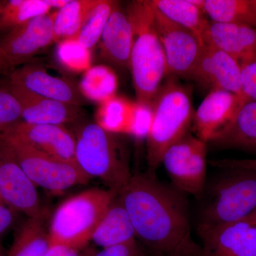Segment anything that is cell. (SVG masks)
<instances>
[{
	"label": "cell",
	"instance_id": "cb8c5ba5",
	"mask_svg": "<svg viewBox=\"0 0 256 256\" xmlns=\"http://www.w3.org/2000/svg\"><path fill=\"white\" fill-rule=\"evenodd\" d=\"M99 0H70L55 12L54 41L60 43L75 40Z\"/></svg>",
	"mask_w": 256,
	"mask_h": 256
},
{
	"label": "cell",
	"instance_id": "2e32d148",
	"mask_svg": "<svg viewBox=\"0 0 256 256\" xmlns=\"http://www.w3.org/2000/svg\"><path fill=\"white\" fill-rule=\"evenodd\" d=\"M247 100L223 90H210L194 114L195 136L207 143L232 122Z\"/></svg>",
	"mask_w": 256,
	"mask_h": 256
},
{
	"label": "cell",
	"instance_id": "e0dca14e",
	"mask_svg": "<svg viewBox=\"0 0 256 256\" xmlns=\"http://www.w3.org/2000/svg\"><path fill=\"white\" fill-rule=\"evenodd\" d=\"M6 88L20 102L22 120L28 124L65 126L84 116L79 106L46 98L12 82H8Z\"/></svg>",
	"mask_w": 256,
	"mask_h": 256
},
{
	"label": "cell",
	"instance_id": "b9f144b4",
	"mask_svg": "<svg viewBox=\"0 0 256 256\" xmlns=\"http://www.w3.org/2000/svg\"><path fill=\"white\" fill-rule=\"evenodd\" d=\"M0 202H2L1 200H0ZM2 203H3V202H2Z\"/></svg>",
	"mask_w": 256,
	"mask_h": 256
},
{
	"label": "cell",
	"instance_id": "277c9868",
	"mask_svg": "<svg viewBox=\"0 0 256 256\" xmlns=\"http://www.w3.org/2000/svg\"><path fill=\"white\" fill-rule=\"evenodd\" d=\"M117 194L92 188L68 197L52 214L48 223L52 244L84 248Z\"/></svg>",
	"mask_w": 256,
	"mask_h": 256
},
{
	"label": "cell",
	"instance_id": "30bf717a",
	"mask_svg": "<svg viewBox=\"0 0 256 256\" xmlns=\"http://www.w3.org/2000/svg\"><path fill=\"white\" fill-rule=\"evenodd\" d=\"M153 8L156 32L166 58L168 74L191 78L201 56L203 45L188 28L171 21Z\"/></svg>",
	"mask_w": 256,
	"mask_h": 256
},
{
	"label": "cell",
	"instance_id": "d6986e66",
	"mask_svg": "<svg viewBox=\"0 0 256 256\" xmlns=\"http://www.w3.org/2000/svg\"><path fill=\"white\" fill-rule=\"evenodd\" d=\"M204 0H152L156 10L174 23L188 28L204 45L210 42V22L203 11Z\"/></svg>",
	"mask_w": 256,
	"mask_h": 256
},
{
	"label": "cell",
	"instance_id": "f35d334b",
	"mask_svg": "<svg viewBox=\"0 0 256 256\" xmlns=\"http://www.w3.org/2000/svg\"><path fill=\"white\" fill-rule=\"evenodd\" d=\"M5 3H6V1H0V16H1L2 13Z\"/></svg>",
	"mask_w": 256,
	"mask_h": 256
},
{
	"label": "cell",
	"instance_id": "74e56055",
	"mask_svg": "<svg viewBox=\"0 0 256 256\" xmlns=\"http://www.w3.org/2000/svg\"><path fill=\"white\" fill-rule=\"evenodd\" d=\"M244 220L248 222V223L254 224L256 226V210L252 214L248 216L246 218H245Z\"/></svg>",
	"mask_w": 256,
	"mask_h": 256
},
{
	"label": "cell",
	"instance_id": "4fadbf2b",
	"mask_svg": "<svg viewBox=\"0 0 256 256\" xmlns=\"http://www.w3.org/2000/svg\"><path fill=\"white\" fill-rule=\"evenodd\" d=\"M191 78L210 88V90H226L244 98L240 63L210 42L204 45Z\"/></svg>",
	"mask_w": 256,
	"mask_h": 256
},
{
	"label": "cell",
	"instance_id": "4316f807",
	"mask_svg": "<svg viewBox=\"0 0 256 256\" xmlns=\"http://www.w3.org/2000/svg\"><path fill=\"white\" fill-rule=\"evenodd\" d=\"M117 85V78L112 70L107 67L97 66L88 70L79 87L86 98L107 101L112 98Z\"/></svg>",
	"mask_w": 256,
	"mask_h": 256
},
{
	"label": "cell",
	"instance_id": "ffe728a7",
	"mask_svg": "<svg viewBox=\"0 0 256 256\" xmlns=\"http://www.w3.org/2000/svg\"><path fill=\"white\" fill-rule=\"evenodd\" d=\"M210 42L240 63L256 53V28L238 24L210 22Z\"/></svg>",
	"mask_w": 256,
	"mask_h": 256
},
{
	"label": "cell",
	"instance_id": "6da1fadb",
	"mask_svg": "<svg viewBox=\"0 0 256 256\" xmlns=\"http://www.w3.org/2000/svg\"><path fill=\"white\" fill-rule=\"evenodd\" d=\"M118 197L136 238L151 254L202 256L201 246L192 237L184 198L159 181L154 172L132 174Z\"/></svg>",
	"mask_w": 256,
	"mask_h": 256
},
{
	"label": "cell",
	"instance_id": "8992f818",
	"mask_svg": "<svg viewBox=\"0 0 256 256\" xmlns=\"http://www.w3.org/2000/svg\"><path fill=\"white\" fill-rule=\"evenodd\" d=\"M228 170L212 184L198 227L242 222L256 210V169Z\"/></svg>",
	"mask_w": 256,
	"mask_h": 256
},
{
	"label": "cell",
	"instance_id": "d6a6232c",
	"mask_svg": "<svg viewBox=\"0 0 256 256\" xmlns=\"http://www.w3.org/2000/svg\"><path fill=\"white\" fill-rule=\"evenodd\" d=\"M144 249L138 244L137 240L104 248L100 250H94L92 256H144Z\"/></svg>",
	"mask_w": 256,
	"mask_h": 256
},
{
	"label": "cell",
	"instance_id": "4dcf8cb0",
	"mask_svg": "<svg viewBox=\"0 0 256 256\" xmlns=\"http://www.w3.org/2000/svg\"><path fill=\"white\" fill-rule=\"evenodd\" d=\"M58 56L62 63L73 70H84L90 64L88 50L76 40L60 42Z\"/></svg>",
	"mask_w": 256,
	"mask_h": 256
},
{
	"label": "cell",
	"instance_id": "5bb4252c",
	"mask_svg": "<svg viewBox=\"0 0 256 256\" xmlns=\"http://www.w3.org/2000/svg\"><path fill=\"white\" fill-rule=\"evenodd\" d=\"M202 256H256V226L246 220L198 227Z\"/></svg>",
	"mask_w": 256,
	"mask_h": 256
},
{
	"label": "cell",
	"instance_id": "7a4b0ae2",
	"mask_svg": "<svg viewBox=\"0 0 256 256\" xmlns=\"http://www.w3.org/2000/svg\"><path fill=\"white\" fill-rule=\"evenodd\" d=\"M134 41L130 69L138 104L150 106L168 75L166 58L156 32L154 8L150 1L131 2L127 10Z\"/></svg>",
	"mask_w": 256,
	"mask_h": 256
},
{
	"label": "cell",
	"instance_id": "5b68a950",
	"mask_svg": "<svg viewBox=\"0 0 256 256\" xmlns=\"http://www.w3.org/2000/svg\"><path fill=\"white\" fill-rule=\"evenodd\" d=\"M74 134L75 162L78 168L90 178L100 180L118 195L132 174L114 133L89 122L78 127Z\"/></svg>",
	"mask_w": 256,
	"mask_h": 256
},
{
	"label": "cell",
	"instance_id": "484cf974",
	"mask_svg": "<svg viewBox=\"0 0 256 256\" xmlns=\"http://www.w3.org/2000/svg\"><path fill=\"white\" fill-rule=\"evenodd\" d=\"M47 0L6 1L0 16V34L6 33L38 16L50 14Z\"/></svg>",
	"mask_w": 256,
	"mask_h": 256
},
{
	"label": "cell",
	"instance_id": "d4e9b609",
	"mask_svg": "<svg viewBox=\"0 0 256 256\" xmlns=\"http://www.w3.org/2000/svg\"><path fill=\"white\" fill-rule=\"evenodd\" d=\"M203 11L212 22L238 24L256 28V0H204Z\"/></svg>",
	"mask_w": 256,
	"mask_h": 256
},
{
	"label": "cell",
	"instance_id": "7402d4cb",
	"mask_svg": "<svg viewBox=\"0 0 256 256\" xmlns=\"http://www.w3.org/2000/svg\"><path fill=\"white\" fill-rule=\"evenodd\" d=\"M134 240L136 237L130 218L117 195L98 225L90 242L104 248Z\"/></svg>",
	"mask_w": 256,
	"mask_h": 256
},
{
	"label": "cell",
	"instance_id": "83f0119b",
	"mask_svg": "<svg viewBox=\"0 0 256 256\" xmlns=\"http://www.w3.org/2000/svg\"><path fill=\"white\" fill-rule=\"evenodd\" d=\"M117 2L112 0H99L75 40L79 44L88 50L96 46L100 40L108 20Z\"/></svg>",
	"mask_w": 256,
	"mask_h": 256
},
{
	"label": "cell",
	"instance_id": "f1b7e54d",
	"mask_svg": "<svg viewBox=\"0 0 256 256\" xmlns=\"http://www.w3.org/2000/svg\"><path fill=\"white\" fill-rule=\"evenodd\" d=\"M105 106L101 109L99 126L111 133L128 132L126 106L120 100L112 98L105 101Z\"/></svg>",
	"mask_w": 256,
	"mask_h": 256
},
{
	"label": "cell",
	"instance_id": "836d02e7",
	"mask_svg": "<svg viewBox=\"0 0 256 256\" xmlns=\"http://www.w3.org/2000/svg\"><path fill=\"white\" fill-rule=\"evenodd\" d=\"M94 250V248L88 246L76 248L62 244H52L45 256H92Z\"/></svg>",
	"mask_w": 256,
	"mask_h": 256
},
{
	"label": "cell",
	"instance_id": "9a60e30c",
	"mask_svg": "<svg viewBox=\"0 0 256 256\" xmlns=\"http://www.w3.org/2000/svg\"><path fill=\"white\" fill-rule=\"evenodd\" d=\"M9 82L46 98L79 107L85 104L86 98L78 86L68 79L50 75L40 66L30 62L12 70Z\"/></svg>",
	"mask_w": 256,
	"mask_h": 256
},
{
	"label": "cell",
	"instance_id": "52a82bcc",
	"mask_svg": "<svg viewBox=\"0 0 256 256\" xmlns=\"http://www.w3.org/2000/svg\"><path fill=\"white\" fill-rule=\"evenodd\" d=\"M2 139L9 144L22 169L36 188L58 194L86 184L92 180L74 162L47 156L16 141Z\"/></svg>",
	"mask_w": 256,
	"mask_h": 256
},
{
	"label": "cell",
	"instance_id": "d590c367",
	"mask_svg": "<svg viewBox=\"0 0 256 256\" xmlns=\"http://www.w3.org/2000/svg\"><path fill=\"white\" fill-rule=\"evenodd\" d=\"M214 166L224 169H256V159L254 160H222L210 162Z\"/></svg>",
	"mask_w": 256,
	"mask_h": 256
},
{
	"label": "cell",
	"instance_id": "60d3db41",
	"mask_svg": "<svg viewBox=\"0 0 256 256\" xmlns=\"http://www.w3.org/2000/svg\"><path fill=\"white\" fill-rule=\"evenodd\" d=\"M151 256H172L162 255V254H151Z\"/></svg>",
	"mask_w": 256,
	"mask_h": 256
},
{
	"label": "cell",
	"instance_id": "ba28073f",
	"mask_svg": "<svg viewBox=\"0 0 256 256\" xmlns=\"http://www.w3.org/2000/svg\"><path fill=\"white\" fill-rule=\"evenodd\" d=\"M207 144L196 136L186 134L170 146L162 160L178 191L198 196L204 188Z\"/></svg>",
	"mask_w": 256,
	"mask_h": 256
},
{
	"label": "cell",
	"instance_id": "9c48e42d",
	"mask_svg": "<svg viewBox=\"0 0 256 256\" xmlns=\"http://www.w3.org/2000/svg\"><path fill=\"white\" fill-rule=\"evenodd\" d=\"M55 12L38 16L12 30L0 38V74L30 63L54 41Z\"/></svg>",
	"mask_w": 256,
	"mask_h": 256
},
{
	"label": "cell",
	"instance_id": "7c38bea8",
	"mask_svg": "<svg viewBox=\"0 0 256 256\" xmlns=\"http://www.w3.org/2000/svg\"><path fill=\"white\" fill-rule=\"evenodd\" d=\"M0 138L16 141L47 156L75 162V134L66 126L22 120L2 133Z\"/></svg>",
	"mask_w": 256,
	"mask_h": 256
},
{
	"label": "cell",
	"instance_id": "44dd1931",
	"mask_svg": "<svg viewBox=\"0 0 256 256\" xmlns=\"http://www.w3.org/2000/svg\"><path fill=\"white\" fill-rule=\"evenodd\" d=\"M210 142L223 148L256 150V101L245 102Z\"/></svg>",
	"mask_w": 256,
	"mask_h": 256
},
{
	"label": "cell",
	"instance_id": "ac0fdd59",
	"mask_svg": "<svg viewBox=\"0 0 256 256\" xmlns=\"http://www.w3.org/2000/svg\"><path fill=\"white\" fill-rule=\"evenodd\" d=\"M133 41L132 24L118 2L101 36L100 58L117 68H130Z\"/></svg>",
	"mask_w": 256,
	"mask_h": 256
},
{
	"label": "cell",
	"instance_id": "603a6c76",
	"mask_svg": "<svg viewBox=\"0 0 256 256\" xmlns=\"http://www.w3.org/2000/svg\"><path fill=\"white\" fill-rule=\"evenodd\" d=\"M46 210L28 217L16 234L6 256H45L52 246Z\"/></svg>",
	"mask_w": 256,
	"mask_h": 256
},
{
	"label": "cell",
	"instance_id": "e575fe53",
	"mask_svg": "<svg viewBox=\"0 0 256 256\" xmlns=\"http://www.w3.org/2000/svg\"><path fill=\"white\" fill-rule=\"evenodd\" d=\"M16 210L0 202V236L4 235L14 225L16 220Z\"/></svg>",
	"mask_w": 256,
	"mask_h": 256
},
{
	"label": "cell",
	"instance_id": "ab89813d",
	"mask_svg": "<svg viewBox=\"0 0 256 256\" xmlns=\"http://www.w3.org/2000/svg\"><path fill=\"white\" fill-rule=\"evenodd\" d=\"M6 252H5L4 248L0 244V256H6Z\"/></svg>",
	"mask_w": 256,
	"mask_h": 256
},
{
	"label": "cell",
	"instance_id": "3957f363",
	"mask_svg": "<svg viewBox=\"0 0 256 256\" xmlns=\"http://www.w3.org/2000/svg\"><path fill=\"white\" fill-rule=\"evenodd\" d=\"M151 106L146 160L149 171L154 173L166 151L188 134L194 110L191 90L175 78L161 86Z\"/></svg>",
	"mask_w": 256,
	"mask_h": 256
},
{
	"label": "cell",
	"instance_id": "1f68e13d",
	"mask_svg": "<svg viewBox=\"0 0 256 256\" xmlns=\"http://www.w3.org/2000/svg\"><path fill=\"white\" fill-rule=\"evenodd\" d=\"M242 95L248 101H256V53L240 62Z\"/></svg>",
	"mask_w": 256,
	"mask_h": 256
},
{
	"label": "cell",
	"instance_id": "8d00e7d4",
	"mask_svg": "<svg viewBox=\"0 0 256 256\" xmlns=\"http://www.w3.org/2000/svg\"><path fill=\"white\" fill-rule=\"evenodd\" d=\"M70 0H47V2L50 5L52 9L60 10L64 8Z\"/></svg>",
	"mask_w": 256,
	"mask_h": 256
},
{
	"label": "cell",
	"instance_id": "f546056e",
	"mask_svg": "<svg viewBox=\"0 0 256 256\" xmlns=\"http://www.w3.org/2000/svg\"><path fill=\"white\" fill-rule=\"evenodd\" d=\"M22 120L20 102L9 89L0 88V134Z\"/></svg>",
	"mask_w": 256,
	"mask_h": 256
},
{
	"label": "cell",
	"instance_id": "8fae6325",
	"mask_svg": "<svg viewBox=\"0 0 256 256\" xmlns=\"http://www.w3.org/2000/svg\"><path fill=\"white\" fill-rule=\"evenodd\" d=\"M0 200L28 217L42 214L36 186L32 182L15 158L9 144L0 138Z\"/></svg>",
	"mask_w": 256,
	"mask_h": 256
}]
</instances>
